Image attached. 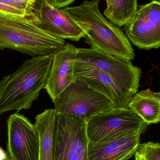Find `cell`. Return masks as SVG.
I'll list each match as a JSON object with an SVG mask.
<instances>
[{"label":"cell","mask_w":160,"mask_h":160,"mask_svg":"<svg viewBox=\"0 0 160 160\" xmlns=\"http://www.w3.org/2000/svg\"><path fill=\"white\" fill-rule=\"evenodd\" d=\"M141 133L129 134L105 142L88 141V160H128L134 155L140 144Z\"/></svg>","instance_id":"13"},{"label":"cell","mask_w":160,"mask_h":160,"mask_svg":"<svg viewBox=\"0 0 160 160\" xmlns=\"http://www.w3.org/2000/svg\"><path fill=\"white\" fill-rule=\"evenodd\" d=\"M124 30L130 42L140 49L160 47V1L152 0L139 6Z\"/></svg>","instance_id":"8"},{"label":"cell","mask_w":160,"mask_h":160,"mask_svg":"<svg viewBox=\"0 0 160 160\" xmlns=\"http://www.w3.org/2000/svg\"><path fill=\"white\" fill-rule=\"evenodd\" d=\"M78 48L65 43L53 53L52 62L44 89L52 102L59 94L75 80L74 62Z\"/></svg>","instance_id":"12"},{"label":"cell","mask_w":160,"mask_h":160,"mask_svg":"<svg viewBox=\"0 0 160 160\" xmlns=\"http://www.w3.org/2000/svg\"><path fill=\"white\" fill-rule=\"evenodd\" d=\"M75 0H54V7L60 8L67 7L72 4Z\"/></svg>","instance_id":"19"},{"label":"cell","mask_w":160,"mask_h":160,"mask_svg":"<svg viewBox=\"0 0 160 160\" xmlns=\"http://www.w3.org/2000/svg\"><path fill=\"white\" fill-rule=\"evenodd\" d=\"M100 1L85 0L77 6L63 9L84 32L85 41L91 48L121 59L134 60L130 42L118 26L101 14Z\"/></svg>","instance_id":"1"},{"label":"cell","mask_w":160,"mask_h":160,"mask_svg":"<svg viewBox=\"0 0 160 160\" xmlns=\"http://www.w3.org/2000/svg\"><path fill=\"white\" fill-rule=\"evenodd\" d=\"M37 0H0V14L35 20L34 9Z\"/></svg>","instance_id":"17"},{"label":"cell","mask_w":160,"mask_h":160,"mask_svg":"<svg viewBox=\"0 0 160 160\" xmlns=\"http://www.w3.org/2000/svg\"><path fill=\"white\" fill-rule=\"evenodd\" d=\"M127 108L138 115L147 126L160 121V93L150 89L136 93Z\"/></svg>","instance_id":"14"},{"label":"cell","mask_w":160,"mask_h":160,"mask_svg":"<svg viewBox=\"0 0 160 160\" xmlns=\"http://www.w3.org/2000/svg\"><path fill=\"white\" fill-rule=\"evenodd\" d=\"M134 155V160H160V144L152 142L140 144Z\"/></svg>","instance_id":"18"},{"label":"cell","mask_w":160,"mask_h":160,"mask_svg":"<svg viewBox=\"0 0 160 160\" xmlns=\"http://www.w3.org/2000/svg\"><path fill=\"white\" fill-rule=\"evenodd\" d=\"M5 160H12L10 158V157H9V156H8L7 158Z\"/></svg>","instance_id":"22"},{"label":"cell","mask_w":160,"mask_h":160,"mask_svg":"<svg viewBox=\"0 0 160 160\" xmlns=\"http://www.w3.org/2000/svg\"><path fill=\"white\" fill-rule=\"evenodd\" d=\"M55 114L54 109H49L36 116L34 125L39 138V160H52V133Z\"/></svg>","instance_id":"15"},{"label":"cell","mask_w":160,"mask_h":160,"mask_svg":"<svg viewBox=\"0 0 160 160\" xmlns=\"http://www.w3.org/2000/svg\"><path fill=\"white\" fill-rule=\"evenodd\" d=\"M56 112L85 120L115 108L112 102L85 83L75 80L53 101Z\"/></svg>","instance_id":"6"},{"label":"cell","mask_w":160,"mask_h":160,"mask_svg":"<svg viewBox=\"0 0 160 160\" xmlns=\"http://www.w3.org/2000/svg\"><path fill=\"white\" fill-rule=\"evenodd\" d=\"M75 62L103 71L135 95L140 87L141 68L131 60L121 59L92 48H78Z\"/></svg>","instance_id":"7"},{"label":"cell","mask_w":160,"mask_h":160,"mask_svg":"<svg viewBox=\"0 0 160 160\" xmlns=\"http://www.w3.org/2000/svg\"><path fill=\"white\" fill-rule=\"evenodd\" d=\"M8 155H7L5 151L0 147V160H5Z\"/></svg>","instance_id":"20"},{"label":"cell","mask_w":160,"mask_h":160,"mask_svg":"<svg viewBox=\"0 0 160 160\" xmlns=\"http://www.w3.org/2000/svg\"><path fill=\"white\" fill-rule=\"evenodd\" d=\"M7 149L12 160H39V138L34 124L18 112L7 120Z\"/></svg>","instance_id":"9"},{"label":"cell","mask_w":160,"mask_h":160,"mask_svg":"<svg viewBox=\"0 0 160 160\" xmlns=\"http://www.w3.org/2000/svg\"><path fill=\"white\" fill-rule=\"evenodd\" d=\"M38 27L30 19L0 14V50L8 49L32 57L49 55L65 44Z\"/></svg>","instance_id":"3"},{"label":"cell","mask_w":160,"mask_h":160,"mask_svg":"<svg viewBox=\"0 0 160 160\" xmlns=\"http://www.w3.org/2000/svg\"><path fill=\"white\" fill-rule=\"evenodd\" d=\"M138 0H115L114 4L106 8L103 15L118 27L124 26L138 8Z\"/></svg>","instance_id":"16"},{"label":"cell","mask_w":160,"mask_h":160,"mask_svg":"<svg viewBox=\"0 0 160 160\" xmlns=\"http://www.w3.org/2000/svg\"><path fill=\"white\" fill-rule=\"evenodd\" d=\"M74 75L75 80L85 83L106 97L116 109L127 108L134 96L132 92L120 85L103 71L75 62Z\"/></svg>","instance_id":"11"},{"label":"cell","mask_w":160,"mask_h":160,"mask_svg":"<svg viewBox=\"0 0 160 160\" xmlns=\"http://www.w3.org/2000/svg\"><path fill=\"white\" fill-rule=\"evenodd\" d=\"M85 120L56 112L52 133V160H88Z\"/></svg>","instance_id":"4"},{"label":"cell","mask_w":160,"mask_h":160,"mask_svg":"<svg viewBox=\"0 0 160 160\" xmlns=\"http://www.w3.org/2000/svg\"><path fill=\"white\" fill-rule=\"evenodd\" d=\"M43 1H45L50 5L54 7V0H43Z\"/></svg>","instance_id":"21"},{"label":"cell","mask_w":160,"mask_h":160,"mask_svg":"<svg viewBox=\"0 0 160 160\" xmlns=\"http://www.w3.org/2000/svg\"><path fill=\"white\" fill-rule=\"evenodd\" d=\"M53 54L27 59L15 72L0 80V114L28 110L44 89Z\"/></svg>","instance_id":"2"},{"label":"cell","mask_w":160,"mask_h":160,"mask_svg":"<svg viewBox=\"0 0 160 160\" xmlns=\"http://www.w3.org/2000/svg\"><path fill=\"white\" fill-rule=\"evenodd\" d=\"M34 23L46 32L60 38L79 41L84 32L63 9L50 5L43 0H37L34 9Z\"/></svg>","instance_id":"10"},{"label":"cell","mask_w":160,"mask_h":160,"mask_svg":"<svg viewBox=\"0 0 160 160\" xmlns=\"http://www.w3.org/2000/svg\"><path fill=\"white\" fill-rule=\"evenodd\" d=\"M85 122L88 141L95 143L110 142L133 133L142 134L147 126L127 107L101 112Z\"/></svg>","instance_id":"5"}]
</instances>
